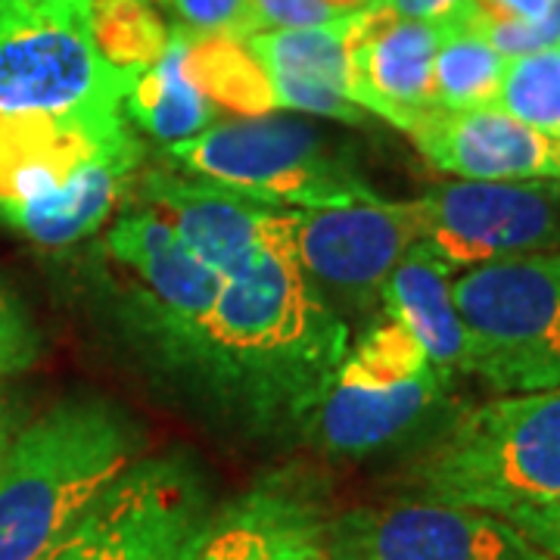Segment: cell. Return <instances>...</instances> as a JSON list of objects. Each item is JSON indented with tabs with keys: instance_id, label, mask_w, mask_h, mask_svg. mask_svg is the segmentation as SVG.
Returning a JSON list of instances; mask_svg holds the SVG:
<instances>
[{
	"instance_id": "obj_1",
	"label": "cell",
	"mask_w": 560,
	"mask_h": 560,
	"mask_svg": "<svg viewBox=\"0 0 560 560\" xmlns=\"http://www.w3.org/2000/svg\"><path fill=\"white\" fill-rule=\"evenodd\" d=\"M349 352V327L275 246L221 280L219 300L165 355L256 430L300 427Z\"/></svg>"
},
{
	"instance_id": "obj_2",
	"label": "cell",
	"mask_w": 560,
	"mask_h": 560,
	"mask_svg": "<svg viewBox=\"0 0 560 560\" xmlns=\"http://www.w3.org/2000/svg\"><path fill=\"white\" fill-rule=\"evenodd\" d=\"M143 143L121 106L0 119V221L40 246H72L113 219Z\"/></svg>"
},
{
	"instance_id": "obj_3",
	"label": "cell",
	"mask_w": 560,
	"mask_h": 560,
	"mask_svg": "<svg viewBox=\"0 0 560 560\" xmlns=\"http://www.w3.org/2000/svg\"><path fill=\"white\" fill-rule=\"evenodd\" d=\"M143 433L106 399H69L20 430L0 458V560H38L125 467Z\"/></svg>"
},
{
	"instance_id": "obj_4",
	"label": "cell",
	"mask_w": 560,
	"mask_h": 560,
	"mask_svg": "<svg viewBox=\"0 0 560 560\" xmlns=\"http://www.w3.org/2000/svg\"><path fill=\"white\" fill-rule=\"evenodd\" d=\"M405 489L499 517L560 501V389L499 393L467 408L415 458Z\"/></svg>"
},
{
	"instance_id": "obj_5",
	"label": "cell",
	"mask_w": 560,
	"mask_h": 560,
	"mask_svg": "<svg viewBox=\"0 0 560 560\" xmlns=\"http://www.w3.org/2000/svg\"><path fill=\"white\" fill-rule=\"evenodd\" d=\"M165 160L268 206L324 209L377 197L359 165L315 125L275 113L215 121L194 138L168 143Z\"/></svg>"
},
{
	"instance_id": "obj_6",
	"label": "cell",
	"mask_w": 560,
	"mask_h": 560,
	"mask_svg": "<svg viewBox=\"0 0 560 560\" xmlns=\"http://www.w3.org/2000/svg\"><path fill=\"white\" fill-rule=\"evenodd\" d=\"M467 368L495 393L560 389V249L489 261L452 280Z\"/></svg>"
},
{
	"instance_id": "obj_7",
	"label": "cell",
	"mask_w": 560,
	"mask_h": 560,
	"mask_svg": "<svg viewBox=\"0 0 560 560\" xmlns=\"http://www.w3.org/2000/svg\"><path fill=\"white\" fill-rule=\"evenodd\" d=\"M135 79L101 57L91 0H0V119L121 106Z\"/></svg>"
},
{
	"instance_id": "obj_8",
	"label": "cell",
	"mask_w": 560,
	"mask_h": 560,
	"mask_svg": "<svg viewBox=\"0 0 560 560\" xmlns=\"http://www.w3.org/2000/svg\"><path fill=\"white\" fill-rule=\"evenodd\" d=\"M212 508L187 452L138 458L38 560H187Z\"/></svg>"
},
{
	"instance_id": "obj_9",
	"label": "cell",
	"mask_w": 560,
	"mask_h": 560,
	"mask_svg": "<svg viewBox=\"0 0 560 560\" xmlns=\"http://www.w3.org/2000/svg\"><path fill=\"white\" fill-rule=\"evenodd\" d=\"M418 243L452 271L560 249V184L448 180L418 200Z\"/></svg>"
},
{
	"instance_id": "obj_10",
	"label": "cell",
	"mask_w": 560,
	"mask_h": 560,
	"mask_svg": "<svg viewBox=\"0 0 560 560\" xmlns=\"http://www.w3.org/2000/svg\"><path fill=\"white\" fill-rule=\"evenodd\" d=\"M327 560H551L499 514L405 499L337 514Z\"/></svg>"
},
{
	"instance_id": "obj_11",
	"label": "cell",
	"mask_w": 560,
	"mask_h": 560,
	"mask_svg": "<svg viewBox=\"0 0 560 560\" xmlns=\"http://www.w3.org/2000/svg\"><path fill=\"white\" fill-rule=\"evenodd\" d=\"M293 256L315 287L368 302L381 300L389 271L418 243V215L411 200H368L293 209Z\"/></svg>"
},
{
	"instance_id": "obj_12",
	"label": "cell",
	"mask_w": 560,
	"mask_h": 560,
	"mask_svg": "<svg viewBox=\"0 0 560 560\" xmlns=\"http://www.w3.org/2000/svg\"><path fill=\"white\" fill-rule=\"evenodd\" d=\"M138 194L175 224L190 253L221 280L275 246H293V209L268 206L212 180H194L175 168H147Z\"/></svg>"
},
{
	"instance_id": "obj_13",
	"label": "cell",
	"mask_w": 560,
	"mask_h": 560,
	"mask_svg": "<svg viewBox=\"0 0 560 560\" xmlns=\"http://www.w3.org/2000/svg\"><path fill=\"white\" fill-rule=\"evenodd\" d=\"M324 482L308 470H275L212 508L187 560H296L330 523Z\"/></svg>"
},
{
	"instance_id": "obj_14",
	"label": "cell",
	"mask_w": 560,
	"mask_h": 560,
	"mask_svg": "<svg viewBox=\"0 0 560 560\" xmlns=\"http://www.w3.org/2000/svg\"><path fill=\"white\" fill-rule=\"evenodd\" d=\"M106 253L138 280L147 324L168 352L215 305L221 278L180 241L160 209L143 206L125 212L106 231Z\"/></svg>"
},
{
	"instance_id": "obj_15",
	"label": "cell",
	"mask_w": 560,
	"mask_h": 560,
	"mask_svg": "<svg viewBox=\"0 0 560 560\" xmlns=\"http://www.w3.org/2000/svg\"><path fill=\"white\" fill-rule=\"evenodd\" d=\"M440 368L411 381L377 383L349 377L337 368L320 399L300 420L302 442L327 458H364L401 442L430 418L448 393Z\"/></svg>"
},
{
	"instance_id": "obj_16",
	"label": "cell",
	"mask_w": 560,
	"mask_h": 560,
	"mask_svg": "<svg viewBox=\"0 0 560 560\" xmlns=\"http://www.w3.org/2000/svg\"><path fill=\"white\" fill-rule=\"evenodd\" d=\"M436 172L458 180H551V138L495 106H427L405 131Z\"/></svg>"
},
{
	"instance_id": "obj_17",
	"label": "cell",
	"mask_w": 560,
	"mask_h": 560,
	"mask_svg": "<svg viewBox=\"0 0 560 560\" xmlns=\"http://www.w3.org/2000/svg\"><path fill=\"white\" fill-rule=\"evenodd\" d=\"M445 28L448 16L396 20L371 3L352 50L349 97L368 116H381L393 128L408 131L420 113L433 106V62Z\"/></svg>"
},
{
	"instance_id": "obj_18",
	"label": "cell",
	"mask_w": 560,
	"mask_h": 560,
	"mask_svg": "<svg viewBox=\"0 0 560 560\" xmlns=\"http://www.w3.org/2000/svg\"><path fill=\"white\" fill-rule=\"evenodd\" d=\"M455 271L445 261L415 243L383 283L381 302L386 315L423 346L427 359L445 377L464 374L467 368V330L452 293Z\"/></svg>"
},
{
	"instance_id": "obj_19",
	"label": "cell",
	"mask_w": 560,
	"mask_h": 560,
	"mask_svg": "<svg viewBox=\"0 0 560 560\" xmlns=\"http://www.w3.org/2000/svg\"><path fill=\"white\" fill-rule=\"evenodd\" d=\"M364 10L349 13L342 20L320 22V25L256 32L243 40L256 54V60L261 62V69L271 81L318 84V88H330L349 97L352 50L364 28Z\"/></svg>"
},
{
	"instance_id": "obj_20",
	"label": "cell",
	"mask_w": 560,
	"mask_h": 560,
	"mask_svg": "<svg viewBox=\"0 0 560 560\" xmlns=\"http://www.w3.org/2000/svg\"><path fill=\"white\" fill-rule=\"evenodd\" d=\"M187 35L172 28V40L160 60L150 69L138 72L131 91L125 94V116L135 121L150 138L168 143L194 138L215 125V106L206 101L200 88L187 79L184 57H187Z\"/></svg>"
},
{
	"instance_id": "obj_21",
	"label": "cell",
	"mask_w": 560,
	"mask_h": 560,
	"mask_svg": "<svg viewBox=\"0 0 560 560\" xmlns=\"http://www.w3.org/2000/svg\"><path fill=\"white\" fill-rule=\"evenodd\" d=\"M187 79L206 94L215 109L237 113L241 119L278 113L271 79L246 47V40L231 35H202L187 40L184 57Z\"/></svg>"
},
{
	"instance_id": "obj_22",
	"label": "cell",
	"mask_w": 560,
	"mask_h": 560,
	"mask_svg": "<svg viewBox=\"0 0 560 560\" xmlns=\"http://www.w3.org/2000/svg\"><path fill=\"white\" fill-rule=\"evenodd\" d=\"M504 57L470 20L467 0L448 13V28L433 62V103L467 109L495 101Z\"/></svg>"
},
{
	"instance_id": "obj_23",
	"label": "cell",
	"mask_w": 560,
	"mask_h": 560,
	"mask_svg": "<svg viewBox=\"0 0 560 560\" xmlns=\"http://www.w3.org/2000/svg\"><path fill=\"white\" fill-rule=\"evenodd\" d=\"M91 35L106 62L143 72L172 40V25L150 0H91Z\"/></svg>"
},
{
	"instance_id": "obj_24",
	"label": "cell",
	"mask_w": 560,
	"mask_h": 560,
	"mask_svg": "<svg viewBox=\"0 0 560 560\" xmlns=\"http://www.w3.org/2000/svg\"><path fill=\"white\" fill-rule=\"evenodd\" d=\"M511 119L541 135L560 131V44L504 62L495 101L489 103Z\"/></svg>"
},
{
	"instance_id": "obj_25",
	"label": "cell",
	"mask_w": 560,
	"mask_h": 560,
	"mask_svg": "<svg viewBox=\"0 0 560 560\" xmlns=\"http://www.w3.org/2000/svg\"><path fill=\"white\" fill-rule=\"evenodd\" d=\"M371 3L374 0H249L241 40L271 28H302V25L342 20Z\"/></svg>"
},
{
	"instance_id": "obj_26",
	"label": "cell",
	"mask_w": 560,
	"mask_h": 560,
	"mask_svg": "<svg viewBox=\"0 0 560 560\" xmlns=\"http://www.w3.org/2000/svg\"><path fill=\"white\" fill-rule=\"evenodd\" d=\"M156 10H165L168 25L187 35H231L241 38L243 20L249 10V0H150Z\"/></svg>"
},
{
	"instance_id": "obj_27",
	"label": "cell",
	"mask_w": 560,
	"mask_h": 560,
	"mask_svg": "<svg viewBox=\"0 0 560 560\" xmlns=\"http://www.w3.org/2000/svg\"><path fill=\"white\" fill-rule=\"evenodd\" d=\"M38 355V334L20 300L0 283V377L25 371Z\"/></svg>"
},
{
	"instance_id": "obj_28",
	"label": "cell",
	"mask_w": 560,
	"mask_h": 560,
	"mask_svg": "<svg viewBox=\"0 0 560 560\" xmlns=\"http://www.w3.org/2000/svg\"><path fill=\"white\" fill-rule=\"evenodd\" d=\"M523 539H529L539 551L551 560H560V501H545V504H526L501 514Z\"/></svg>"
},
{
	"instance_id": "obj_29",
	"label": "cell",
	"mask_w": 560,
	"mask_h": 560,
	"mask_svg": "<svg viewBox=\"0 0 560 560\" xmlns=\"http://www.w3.org/2000/svg\"><path fill=\"white\" fill-rule=\"evenodd\" d=\"M480 20H541L555 0H470Z\"/></svg>"
},
{
	"instance_id": "obj_30",
	"label": "cell",
	"mask_w": 560,
	"mask_h": 560,
	"mask_svg": "<svg viewBox=\"0 0 560 560\" xmlns=\"http://www.w3.org/2000/svg\"><path fill=\"white\" fill-rule=\"evenodd\" d=\"M460 3L464 0H374V7L396 20H442L458 10Z\"/></svg>"
},
{
	"instance_id": "obj_31",
	"label": "cell",
	"mask_w": 560,
	"mask_h": 560,
	"mask_svg": "<svg viewBox=\"0 0 560 560\" xmlns=\"http://www.w3.org/2000/svg\"><path fill=\"white\" fill-rule=\"evenodd\" d=\"M10 405H7V396H3V389H0V458H3V452H7V445L13 440V433H10Z\"/></svg>"
},
{
	"instance_id": "obj_32",
	"label": "cell",
	"mask_w": 560,
	"mask_h": 560,
	"mask_svg": "<svg viewBox=\"0 0 560 560\" xmlns=\"http://www.w3.org/2000/svg\"><path fill=\"white\" fill-rule=\"evenodd\" d=\"M551 180L560 184V131L551 135Z\"/></svg>"
},
{
	"instance_id": "obj_33",
	"label": "cell",
	"mask_w": 560,
	"mask_h": 560,
	"mask_svg": "<svg viewBox=\"0 0 560 560\" xmlns=\"http://www.w3.org/2000/svg\"><path fill=\"white\" fill-rule=\"evenodd\" d=\"M296 560H327L324 541H320V545H315V548H308V551H305V555H302V558H296Z\"/></svg>"
}]
</instances>
